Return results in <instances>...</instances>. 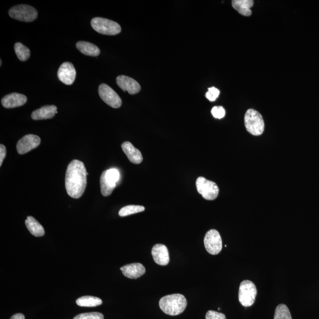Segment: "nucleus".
<instances>
[{"label":"nucleus","instance_id":"nucleus-1","mask_svg":"<svg viewBox=\"0 0 319 319\" xmlns=\"http://www.w3.org/2000/svg\"><path fill=\"white\" fill-rule=\"evenodd\" d=\"M87 171L83 162L74 160L69 164L65 176V188L72 198L79 199L84 194L87 185Z\"/></svg>","mask_w":319,"mask_h":319},{"label":"nucleus","instance_id":"nucleus-2","mask_svg":"<svg viewBox=\"0 0 319 319\" xmlns=\"http://www.w3.org/2000/svg\"><path fill=\"white\" fill-rule=\"evenodd\" d=\"M186 297L181 294H173L162 297L159 302V306L164 314L177 316L182 314L187 306Z\"/></svg>","mask_w":319,"mask_h":319},{"label":"nucleus","instance_id":"nucleus-3","mask_svg":"<svg viewBox=\"0 0 319 319\" xmlns=\"http://www.w3.org/2000/svg\"><path fill=\"white\" fill-rule=\"evenodd\" d=\"M244 122L246 130L251 134L258 136L263 133L264 121L261 114L257 111L247 110L245 114Z\"/></svg>","mask_w":319,"mask_h":319},{"label":"nucleus","instance_id":"nucleus-4","mask_svg":"<svg viewBox=\"0 0 319 319\" xmlns=\"http://www.w3.org/2000/svg\"><path fill=\"white\" fill-rule=\"evenodd\" d=\"M91 26L96 32L104 35L114 36L121 32V26L119 23L104 18H94L91 20Z\"/></svg>","mask_w":319,"mask_h":319},{"label":"nucleus","instance_id":"nucleus-5","mask_svg":"<svg viewBox=\"0 0 319 319\" xmlns=\"http://www.w3.org/2000/svg\"><path fill=\"white\" fill-rule=\"evenodd\" d=\"M9 16L15 20L32 22L37 19L38 11L31 5L22 4L14 6L8 12Z\"/></svg>","mask_w":319,"mask_h":319},{"label":"nucleus","instance_id":"nucleus-6","mask_svg":"<svg viewBox=\"0 0 319 319\" xmlns=\"http://www.w3.org/2000/svg\"><path fill=\"white\" fill-rule=\"evenodd\" d=\"M196 186L199 194L208 200H215L219 195V188L215 182L210 181L203 177H198Z\"/></svg>","mask_w":319,"mask_h":319},{"label":"nucleus","instance_id":"nucleus-7","mask_svg":"<svg viewBox=\"0 0 319 319\" xmlns=\"http://www.w3.org/2000/svg\"><path fill=\"white\" fill-rule=\"evenodd\" d=\"M257 290L255 285L251 281L244 280L241 282L239 289V301L244 307H250L254 305Z\"/></svg>","mask_w":319,"mask_h":319},{"label":"nucleus","instance_id":"nucleus-8","mask_svg":"<svg viewBox=\"0 0 319 319\" xmlns=\"http://www.w3.org/2000/svg\"><path fill=\"white\" fill-rule=\"evenodd\" d=\"M204 247L211 255H218L222 249V241L220 234L215 230H209L204 239Z\"/></svg>","mask_w":319,"mask_h":319},{"label":"nucleus","instance_id":"nucleus-9","mask_svg":"<svg viewBox=\"0 0 319 319\" xmlns=\"http://www.w3.org/2000/svg\"><path fill=\"white\" fill-rule=\"evenodd\" d=\"M98 92L100 98L109 106L114 108H119L121 106V98L107 84H101L99 86Z\"/></svg>","mask_w":319,"mask_h":319},{"label":"nucleus","instance_id":"nucleus-10","mask_svg":"<svg viewBox=\"0 0 319 319\" xmlns=\"http://www.w3.org/2000/svg\"><path fill=\"white\" fill-rule=\"evenodd\" d=\"M41 143L40 138L34 134H28L18 141L16 148L20 155H25L38 147Z\"/></svg>","mask_w":319,"mask_h":319},{"label":"nucleus","instance_id":"nucleus-11","mask_svg":"<svg viewBox=\"0 0 319 319\" xmlns=\"http://www.w3.org/2000/svg\"><path fill=\"white\" fill-rule=\"evenodd\" d=\"M77 72L73 64L70 62H65L59 69L58 76L62 82L67 85L73 84L76 78Z\"/></svg>","mask_w":319,"mask_h":319},{"label":"nucleus","instance_id":"nucleus-12","mask_svg":"<svg viewBox=\"0 0 319 319\" xmlns=\"http://www.w3.org/2000/svg\"><path fill=\"white\" fill-rule=\"evenodd\" d=\"M117 83L120 88L129 94L134 95L141 91V86L136 80L130 77L121 75L117 78Z\"/></svg>","mask_w":319,"mask_h":319},{"label":"nucleus","instance_id":"nucleus-13","mask_svg":"<svg viewBox=\"0 0 319 319\" xmlns=\"http://www.w3.org/2000/svg\"><path fill=\"white\" fill-rule=\"evenodd\" d=\"M28 98L25 95L19 93H12L3 97L1 99V104L5 108H14L23 106L25 105Z\"/></svg>","mask_w":319,"mask_h":319},{"label":"nucleus","instance_id":"nucleus-14","mask_svg":"<svg viewBox=\"0 0 319 319\" xmlns=\"http://www.w3.org/2000/svg\"><path fill=\"white\" fill-rule=\"evenodd\" d=\"M152 254L156 264L160 266H167L169 263V253L167 246L162 244H156L153 246Z\"/></svg>","mask_w":319,"mask_h":319},{"label":"nucleus","instance_id":"nucleus-15","mask_svg":"<svg viewBox=\"0 0 319 319\" xmlns=\"http://www.w3.org/2000/svg\"><path fill=\"white\" fill-rule=\"evenodd\" d=\"M123 275L128 279H137L146 273L145 267L140 263H132L123 266L120 269Z\"/></svg>","mask_w":319,"mask_h":319},{"label":"nucleus","instance_id":"nucleus-16","mask_svg":"<svg viewBox=\"0 0 319 319\" xmlns=\"http://www.w3.org/2000/svg\"><path fill=\"white\" fill-rule=\"evenodd\" d=\"M121 147L123 152L132 163L138 164L143 161V156L140 150L135 148L130 142L126 141L122 143Z\"/></svg>","mask_w":319,"mask_h":319},{"label":"nucleus","instance_id":"nucleus-17","mask_svg":"<svg viewBox=\"0 0 319 319\" xmlns=\"http://www.w3.org/2000/svg\"><path fill=\"white\" fill-rule=\"evenodd\" d=\"M58 113V108L55 105H46L32 114V119L34 120H47L53 118Z\"/></svg>","mask_w":319,"mask_h":319},{"label":"nucleus","instance_id":"nucleus-18","mask_svg":"<svg viewBox=\"0 0 319 319\" xmlns=\"http://www.w3.org/2000/svg\"><path fill=\"white\" fill-rule=\"evenodd\" d=\"M233 7L242 16H250L252 14L251 8L254 5L252 0H234L232 1Z\"/></svg>","mask_w":319,"mask_h":319},{"label":"nucleus","instance_id":"nucleus-19","mask_svg":"<svg viewBox=\"0 0 319 319\" xmlns=\"http://www.w3.org/2000/svg\"><path fill=\"white\" fill-rule=\"evenodd\" d=\"M77 47L83 55L89 56H97L100 54V50L96 45L89 42L80 41L77 43Z\"/></svg>","mask_w":319,"mask_h":319},{"label":"nucleus","instance_id":"nucleus-20","mask_svg":"<svg viewBox=\"0 0 319 319\" xmlns=\"http://www.w3.org/2000/svg\"><path fill=\"white\" fill-rule=\"evenodd\" d=\"M25 224L30 233L36 237H43L45 232L43 227L36 219L32 216H28Z\"/></svg>","mask_w":319,"mask_h":319},{"label":"nucleus","instance_id":"nucleus-21","mask_svg":"<svg viewBox=\"0 0 319 319\" xmlns=\"http://www.w3.org/2000/svg\"><path fill=\"white\" fill-rule=\"evenodd\" d=\"M100 185L101 194L104 197H108L112 194L114 189L116 188L117 185L111 183L107 178L105 171L102 173L100 178Z\"/></svg>","mask_w":319,"mask_h":319},{"label":"nucleus","instance_id":"nucleus-22","mask_svg":"<svg viewBox=\"0 0 319 319\" xmlns=\"http://www.w3.org/2000/svg\"><path fill=\"white\" fill-rule=\"evenodd\" d=\"M77 304L80 307H96L102 304V301L98 297L94 296H83L77 300Z\"/></svg>","mask_w":319,"mask_h":319},{"label":"nucleus","instance_id":"nucleus-23","mask_svg":"<svg viewBox=\"0 0 319 319\" xmlns=\"http://www.w3.org/2000/svg\"><path fill=\"white\" fill-rule=\"evenodd\" d=\"M14 50L17 58L20 61L24 62L28 60L31 56V51L28 47L21 43H16L14 45Z\"/></svg>","mask_w":319,"mask_h":319},{"label":"nucleus","instance_id":"nucleus-24","mask_svg":"<svg viewBox=\"0 0 319 319\" xmlns=\"http://www.w3.org/2000/svg\"><path fill=\"white\" fill-rule=\"evenodd\" d=\"M145 210V207L140 205H128L122 207L120 210L119 214L121 217L127 216L135 213L142 212Z\"/></svg>","mask_w":319,"mask_h":319},{"label":"nucleus","instance_id":"nucleus-25","mask_svg":"<svg viewBox=\"0 0 319 319\" xmlns=\"http://www.w3.org/2000/svg\"><path fill=\"white\" fill-rule=\"evenodd\" d=\"M274 319H292L288 307L284 304H281L277 307Z\"/></svg>","mask_w":319,"mask_h":319},{"label":"nucleus","instance_id":"nucleus-26","mask_svg":"<svg viewBox=\"0 0 319 319\" xmlns=\"http://www.w3.org/2000/svg\"><path fill=\"white\" fill-rule=\"evenodd\" d=\"M105 174L108 180L114 184H116L119 181L120 174L119 171L116 168H110L109 170H105Z\"/></svg>","mask_w":319,"mask_h":319},{"label":"nucleus","instance_id":"nucleus-27","mask_svg":"<svg viewBox=\"0 0 319 319\" xmlns=\"http://www.w3.org/2000/svg\"><path fill=\"white\" fill-rule=\"evenodd\" d=\"M74 319H104V315L99 312L86 313L76 316Z\"/></svg>","mask_w":319,"mask_h":319},{"label":"nucleus","instance_id":"nucleus-28","mask_svg":"<svg viewBox=\"0 0 319 319\" xmlns=\"http://www.w3.org/2000/svg\"><path fill=\"white\" fill-rule=\"evenodd\" d=\"M219 94H220V91L218 89L216 88L215 87H211L208 89V91L206 93L205 96L209 101L213 102L216 101Z\"/></svg>","mask_w":319,"mask_h":319},{"label":"nucleus","instance_id":"nucleus-29","mask_svg":"<svg viewBox=\"0 0 319 319\" xmlns=\"http://www.w3.org/2000/svg\"><path fill=\"white\" fill-rule=\"evenodd\" d=\"M213 117L217 119H223L226 114L224 108L221 106L214 107L211 110Z\"/></svg>","mask_w":319,"mask_h":319},{"label":"nucleus","instance_id":"nucleus-30","mask_svg":"<svg viewBox=\"0 0 319 319\" xmlns=\"http://www.w3.org/2000/svg\"><path fill=\"white\" fill-rule=\"evenodd\" d=\"M206 319H227L225 315L222 313L209 311L207 312Z\"/></svg>","mask_w":319,"mask_h":319},{"label":"nucleus","instance_id":"nucleus-31","mask_svg":"<svg viewBox=\"0 0 319 319\" xmlns=\"http://www.w3.org/2000/svg\"><path fill=\"white\" fill-rule=\"evenodd\" d=\"M6 156V148L4 145L1 144L0 146V165H2V162Z\"/></svg>","mask_w":319,"mask_h":319},{"label":"nucleus","instance_id":"nucleus-32","mask_svg":"<svg viewBox=\"0 0 319 319\" xmlns=\"http://www.w3.org/2000/svg\"><path fill=\"white\" fill-rule=\"evenodd\" d=\"M10 319H25V316L22 314H17L13 315Z\"/></svg>","mask_w":319,"mask_h":319},{"label":"nucleus","instance_id":"nucleus-33","mask_svg":"<svg viewBox=\"0 0 319 319\" xmlns=\"http://www.w3.org/2000/svg\"><path fill=\"white\" fill-rule=\"evenodd\" d=\"M0 64H0V66H1V65H2V61H1H1H0Z\"/></svg>","mask_w":319,"mask_h":319}]
</instances>
